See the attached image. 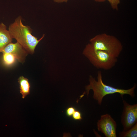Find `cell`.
Wrapping results in <instances>:
<instances>
[{
	"mask_svg": "<svg viewBox=\"0 0 137 137\" xmlns=\"http://www.w3.org/2000/svg\"><path fill=\"white\" fill-rule=\"evenodd\" d=\"M1 53H10L13 55L20 62L23 63L28 53L19 42H12L7 45L3 49Z\"/></svg>",
	"mask_w": 137,
	"mask_h": 137,
	"instance_id": "cell-7",
	"label": "cell"
},
{
	"mask_svg": "<svg viewBox=\"0 0 137 137\" xmlns=\"http://www.w3.org/2000/svg\"><path fill=\"white\" fill-rule=\"evenodd\" d=\"M76 110L73 106H71L68 107L65 110V114L68 117H71L73 113Z\"/></svg>",
	"mask_w": 137,
	"mask_h": 137,
	"instance_id": "cell-14",
	"label": "cell"
},
{
	"mask_svg": "<svg viewBox=\"0 0 137 137\" xmlns=\"http://www.w3.org/2000/svg\"><path fill=\"white\" fill-rule=\"evenodd\" d=\"M119 136L122 137H137V123L132 128L126 131L120 132Z\"/></svg>",
	"mask_w": 137,
	"mask_h": 137,
	"instance_id": "cell-10",
	"label": "cell"
},
{
	"mask_svg": "<svg viewBox=\"0 0 137 137\" xmlns=\"http://www.w3.org/2000/svg\"><path fill=\"white\" fill-rule=\"evenodd\" d=\"M20 93L24 99L30 93V85L28 79L23 76H20L18 79Z\"/></svg>",
	"mask_w": 137,
	"mask_h": 137,
	"instance_id": "cell-9",
	"label": "cell"
},
{
	"mask_svg": "<svg viewBox=\"0 0 137 137\" xmlns=\"http://www.w3.org/2000/svg\"><path fill=\"white\" fill-rule=\"evenodd\" d=\"M95 1L98 2H104L106 0H94Z\"/></svg>",
	"mask_w": 137,
	"mask_h": 137,
	"instance_id": "cell-16",
	"label": "cell"
},
{
	"mask_svg": "<svg viewBox=\"0 0 137 137\" xmlns=\"http://www.w3.org/2000/svg\"><path fill=\"white\" fill-rule=\"evenodd\" d=\"M71 117L75 121H80L82 119V114L79 111L76 110L73 114Z\"/></svg>",
	"mask_w": 137,
	"mask_h": 137,
	"instance_id": "cell-12",
	"label": "cell"
},
{
	"mask_svg": "<svg viewBox=\"0 0 137 137\" xmlns=\"http://www.w3.org/2000/svg\"><path fill=\"white\" fill-rule=\"evenodd\" d=\"M3 54V61L5 65L11 66L15 62L16 59L12 54L10 53H4Z\"/></svg>",
	"mask_w": 137,
	"mask_h": 137,
	"instance_id": "cell-11",
	"label": "cell"
},
{
	"mask_svg": "<svg viewBox=\"0 0 137 137\" xmlns=\"http://www.w3.org/2000/svg\"><path fill=\"white\" fill-rule=\"evenodd\" d=\"M54 2L57 3L66 2L68 0H53Z\"/></svg>",
	"mask_w": 137,
	"mask_h": 137,
	"instance_id": "cell-15",
	"label": "cell"
},
{
	"mask_svg": "<svg viewBox=\"0 0 137 137\" xmlns=\"http://www.w3.org/2000/svg\"><path fill=\"white\" fill-rule=\"evenodd\" d=\"M98 130L103 133L106 137H116L117 125L111 115L106 114L101 115L97 122Z\"/></svg>",
	"mask_w": 137,
	"mask_h": 137,
	"instance_id": "cell-6",
	"label": "cell"
},
{
	"mask_svg": "<svg viewBox=\"0 0 137 137\" xmlns=\"http://www.w3.org/2000/svg\"><path fill=\"white\" fill-rule=\"evenodd\" d=\"M90 41L94 49L104 51L117 58L123 48L122 43L117 38L106 33L98 34L91 38Z\"/></svg>",
	"mask_w": 137,
	"mask_h": 137,
	"instance_id": "cell-3",
	"label": "cell"
},
{
	"mask_svg": "<svg viewBox=\"0 0 137 137\" xmlns=\"http://www.w3.org/2000/svg\"><path fill=\"white\" fill-rule=\"evenodd\" d=\"M89 80V84L85 87V93L88 95L90 90H93V97L100 105L101 104L103 97L107 95L118 93L122 98L123 95L126 94H128L132 97L135 96L134 90L136 86V84L132 88L126 90L116 88L107 85L103 82L102 73L100 71L97 72V80L91 75Z\"/></svg>",
	"mask_w": 137,
	"mask_h": 137,
	"instance_id": "cell-2",
	"label": "cell"
},
{
	"mask_svg": "<svg viewBox=\"0 0 137 137\" xmlns=\"http://www.w3.org/2000/svg\"><path fill=\"white\" fill-rule=\"evenodd\" d=\"M13 38L5 24L0 23V53L7 45L12 42Z\"/></svg>",
	"mask_w": 137,
	"mask_h": 137,
	"instance_id": "cell-8",
	"label": "cell"
},
{
	"mask_svg": "<svg viewBox=\"0 0 137 137\" xmlns=\"http://www.w3.org/2000/svg\"><path fill=\"white\" fill-rule=\"evenodd\" d=\"M123 109L121 122L123 131L128 130L137 123V104L131 105L123 100Z\"/></svg>",
	"mask_w": 137,
	"mask_h": 137,
	"instance_id": "cell-5",
	"label": "cell"
},
{
	"mask_svg": "<svg viewBox=\"0 0 137 137\" xmlns=\"http://www.w3.org/2000/svg\"><path fill=\"white\" fill-rule=\"evenodd\" d=\"M107 0L109 2L112 9L116 10H118V5L120 3V0Z\"/></svg>",
	"mask_w": 137,
	"mask_h": 137,
	"instance_id": "cell-13",
	"label": "cell"
},
{
	"mask_svg": "<svg viewBox=\"0 0 137 137\" xmlns=\"http://www.w3.org/2000/svg\"><path fill=\"white\" fill-rule=\"evenodd\" d=\"M83 54L97 69L110 70L115 66L117 61V58L104 51L94 49L90 43L86 45Z\"/></svg>",
	"mask_w": 137,
	"mask_h": 137,
	"instance_id": "cell-4",
	"label": "cell"
},
{
	"mask_svg": "<svg viewBox=\"0 0 137 137\" xmlns=\"http://www.w3.org/2000/svg\"><path fill=\"white\" fill-rule=\"evenodd\" d=\"M22 19L19 16L9 26L8 30L13 39H15L27 51L28 54H33L39 42L43 38L45 35L39 39L32 34V30L28 25H24Z\"/></svg>",
	"mask_w": 137,
	"mask_h": 137,
	"instance_id": "cell-1",
	"label": "cell"
}]
</instances>
